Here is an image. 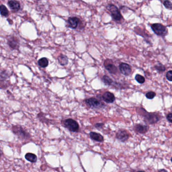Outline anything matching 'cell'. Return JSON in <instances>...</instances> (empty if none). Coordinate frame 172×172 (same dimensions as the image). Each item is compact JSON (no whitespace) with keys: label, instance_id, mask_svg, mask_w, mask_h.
I'll return each mask as SVG.
<instances>
[{"label":"cell","instance_id":"6da1fadb","mask_svg":"<svg viewBox=\"0 0 172 172\" xmlns=\"http://www.w3.org/2000/svg\"><path fill=\"white\" fill-rule=\"evenodd\" d=\"M106 9L109 11L112 17L115 21L117 22H120L122 20L123 17L117 7L112 4H109L106 6Z\"/></svg>","mask_w":172,"mask_h":172},{"label":"cell","instance_id":"7a4b0ae2","mask_svg":"<svg viewBox=\"0 0 172 172\" xmlns=\"http://www.w3.org/2000/svg\"><path fill=\"white\" fill-rule=\"evenodd\" d=\"M151 28L155 34L158 36H164L167 35V28L161 24H153L151 25Z\"/></svg>","mask_w":172,"mask_h":172},{"label":"cell","instance_id":"3957f363","mask_svg":"<svg viewBox=\"0 0 172 172\" xmlns=\"http://www.w3.org/2000/svg\"><path fill=\"white\" fill-rule=\"evenodd\" d=\"M63 125L70 131L77 132L79 131V125L78 123L72 119H67L63 122Z\"/></svg>","mask_w":172,"mask_h":172},{"label":"cell","instance_id":"277c9868","mask_svg":"<svg viewBox=\"0 0 172 172\" xmlns=\"http://www.w3.org/2000/svg\"><path fill=\"white\" fill-rule=\"evenodd\" d=\"M13 132L20 139L22 140H28L30 138V135L23 128L17 126H14L12 127Z\"/></svg>","mask_w":172,"mask_h":172},{"label":"cell","instance_id":"5b68a950","mask_svg":"<svg viewBox=\"0 0 172 172\" xmlns=\"http://www.w3.org/2000/svg\"><path fill=\"white\" fill-rule=\"evenodd\" d=\"M145 113L146 114H144L143 116L144 121L146 123L149 124H155L160 120V116H158V115L155 113H147L146 111H145Z\"/></svg>","mask_w":172,"mask_h":172},{"label":"cell","instance_id":"8992f818","mask_svg":"<svg viewBox=\"0 0 172 172\" xmlns=\"http://www.w3.org/2000/svg\"><path fill=\"white\" fill-rule=\"evenodd\" d=\"M86 104L91 108L92 109H100L103 106V104L98 100L97 99L94 97H91L89 99H87L85 100Z\"/></svg>","mask_w":172,"mask_h":172},{"label":"cell","instance_id":"52a82bcc","mask_svg":"<svg viewBox=\"0 0 172 172\" xmlns=\"http://www.w3.org/2000/svg\"><path fill=\"white\" fill-rule=\"evenodd\" d=\"M130 134L126 130L121 129L117 132L116 137L118 140L122 143H124L129 139Z\"/></svg>","mask_w":172,"mask_h":172},{"label":"cell","instance_id":"ba28073f","mask_svg":"<svg viewBox=\"0 0 172 172\" xmlns=\"http://www.w3.org/2000/svg\"><path fill=\"white\" fill-rule=\"evenodd\" d=\"M119 68L121 73L125 76H128L131 73V67L127 63H121L119 65Z\"/></svg>","mask_w":172,"mask_h":172},{"label":"cell","instance_id":"9c48e42d","mask_svg":"<svg viewBox=\"0 0 172 172\" xmlns=\"http://www.w3.org/2000/svg\"><path fill=\"white\" fill-rule=\"evenodd\" d=\"M102 99L104 102L108 103H113L116 100L114 94L109 91H106L103 93L102 95Z\"/></svg>","mask_w":172,"mask_h":172},{"label":"cell","instance_id":"30bf717a","mask_svg":"<svg viewBox=\"0 0 172 172\" xmlns=\"http://www.w3.org/2000/svg\"><path fill=\"white\" fill-rule=\"evenodd\" d=\"M80 23V19L76 17L69 18L67 21L68 26L72 29H76Z\"/></svg>","mask_w":172,"mask_h":172},{"label":"cell","instance_id":"8fae6325","mask_svg":"<svg viewBox=\"0 0 172 172\" xmlns=\"http://www.w3.org/2000/svg\"><path fill=\"white\" fill-rule=\"evenodd\" d=\"M8 44L11 49L16 50L19 47V40L14 36H11L8 39Z\"/></svg>","mask_w":172,"mask_h":172},{"label":"cell","instance_id":"7c38bea8","mask_svg":"<svg viewBox=\"0 0 172 172\" xmlns=\"http://www.w3.org/2000/svg\"><path fill=\"white\" fill-rule=\"evenodd\" d=\"M134 130L137 133L144 134L149 131V127L147 125L136 124L134 126Z\"/></svg>","mask_w":172,"mask_h":172},{"label":"cell","instance_id":"4fadbf2b","mask_svg":"<svg viewBox=\"0 0 172 172\" xmlns=\"http://www.w3.org/2000/svg\"><path fill=\"white\" fill-rule=\"evenodd\" d=\"M102 81L105 85H109V86H114L115 88H117L119 84H117L116 82H115L111 78L107 75H104L102 78Z\"/></svg>","mask_w":172,"mask_h":172},{"label":"cell","instance_id":"5bb4252c","mask_svg":"<svg viewBox=\"0 0 172 172\" xmlns=\"http://www.w3.org/2000/svg\"><path fill=\"white\" fill-rule=\"evenodd\" d=\"M105 68L107 70L109 71V73L112 74H116L118 72L117 68L115 65L109 63L105 62L104 63Z\"/></svg>","mask_w":172,"mask_h":172},{"label":"cell","instance_id":"9a60e30c","mask_svg":"<svg viewBox=\"0 0 172 172\" xmlns=\"http://www.w3.org/2000/svg\"><path fill=\"white\" fill-rule=\"evenodd\" d=\"M8 5L13 11H18L20 9V4L17 1H9L8 2Z\"/></svg>","mask_w":172,"mask_h":172},{"label":"cell","instance_id":"2e32d148","mask_svg":"<svg viewBox=\"0 0 172 172\" xmlns=\"http://www.w3.org/2000/svg\"><path fill=\"white\" fill-rule=\"evenodd\" d=\"M89 136L91 139L93 140L100 142V143L103 142V140H104L103 137L102 136V135L100 134V133H96L94 132H91V133H89Z\"/></svg>","mask_w":172,"mask_h":172},{"label":"cell","instance_id":"e0dca14e","mask_svg":"<svg viewBox=\"0 0 172 172\" xmlns=\"http://www.w3.org/2000/svg\"><path fill=\"white\" fill-rule=\"evenodd\" d=\"M58 62L62 66H65L68 63V59L67 57L64 55H60L58 57Z\"/></svg>","mask_w":172,"mask_h":172},{"label":"cell","instance_id":"ac0fdd59","mask_svg":"<svg viewBox=\"0 0 172 172\" xmlns=\"http://www.w3.org/2000/svg\"><path fill=\"white\" fill-rule=\"evenodd\" d=\"M26 160L31 163H35L37 161L38 158L36 155L32 153H27L25 155Z\"/></svg>","mask_w":172,"mask_h":172},{"label":"cell","instance_id":"d6986e66","mask_svg":"<svg viewBox=\"0 0 172 172\" xmlns=\"http://www.w3.org/2000/svg\"><path fill=\"white\" fill-rule=\"evenodd\" d=\"M38 64L41 67H47L49 65V61L46 58H41L38 61Z\"/></svg>","mask_w":172,"mask_h":172},{"label":"cell","instance_id":"ffe728a7","mask_svg":"<svg viewBox=\"0 0 172 172\" xmlns=\"http://www.w3.org/2000/svg\"><path fill=\"white\" fill-rule=\"evenodd\" d=\"M0 14L4 17H7L9 15L8 9L4 5H0Z\"/></svg>","mask_w":172,"mask_h":172},{"label":"cell","instance_id":"44dd1931","mask_svg":"<svg viewBox=\"0 0 172 172\" xmlns=\"http://www.w3.org/2000/svg\"><path fill=\"white\" fill-rule=\"evenodd\" d=\"M135 79L136 80V81L140 84H143L145 82V78L140 74H136L135 77Z\"/></svg>","mask_w":172,"mask_h":172},{"label":"cell","instance_id":"7402d4cb","mask_svg":"<svg viewBox=\"0 0 172 172\" xmlns=\"http://www.w3.org/2000/svg\"><path fill=\"white\" fill-rule=\"evenodd\" d=\"M155 69L158 71L160 73H163L166 70V68L163 65L161 64V63H159L158 64L156 65L155 66Z\"/></svg>","mask_w":172,"mask_h":172},{"label":"cell","instance_id":"603a6c76","mask_svg":"<svg viewBox=\"0 0 172 172\" xmlns=\"http://www.w3.org/2000/svg\"><path fill=\"white\" fill-rule=\"evenodd\" d=\"M156 96V94L153 91H149L146 94V98L149 100H152L153 98H155V97Z\"/></svg>","mask_w":172,"mask_h":172},{"label":"cell","instance_id":"cb8c5ba5","mask_svg":"<svg viewBox=\"0 0 172 172\" xmlns=\"http://www.w3.org/2000/svg\"><path fill=\"white\" fill-rule=\"evenodd\" d=\"M163 5L167 9L169 10H172V3L169 1H164L163 2Z\"/></svg>","mask_w":172,"mask_h":172},{"label":"cell","instance_id":"d4e9b609","mask_svg":"<svg viewBox=\"0 0 172 172\" xmlns=\"http://www.w3.org/2000/svg\"><path fill=\"white\" fill-rule=\"evenodd\" d=\"M166 78L169 81H172V71L170 70L166 74Z\"/></svg>","mask_w":172,"mask_h":172},{"label":"cell","instance_id":"484cf974","mask_svg":"<svg viewBox=\"0 0 172 172\" xmlns=\"http://www.w3.org/2000/svg\"><path fill=\"white\" fill-rule=\"evenodd\" d=\"M167 120L169 121L170 123H172V113H169V114L167 115Z\"/></svg>","mask_w":172,"mask_h":172},{"label":"cell","instance_id":"4316f807","mask_svg":"<svg viewBox=\"0 0 172 172\" xmlns=\"http://www.w3.org/2000/svg\"><path fill=\"white\" fill-rule=\"evenodd\" d=\"M104 124L103 123H97L95 124V127L97 128H102Z\"/></svg>","mask_w":172,"mask_h":172},{"label":"cell","instance_id":"83f0119b","mask_svg":"<svg viewBox=\"0 0 172 172\" xmlns=\"http://www.w3.org/2000/svg\"><path fill=\"white\" fill-rule=\"evenodd\" d=\"M158 172H167V170H166L164 169H161L158 170Z\"/></svg>","mask_w":172,"mask_h":172},{"label":"cell","instance_id":"f1b7e54d","mask_svg":"<svg viewBox=\"0 0 172 172\" xmlns=\"http://www.w3.org/2000/svg\"><path fill=\"white\" fill-rule=\"evenodd\" d=\"M2 150H1V149H0V156L2 155Z\"/></svg>","mask_w":172,"mask_h":172},{"label":"cell","instance_id":"f546056e","mask_svg":"<svg viewBox=\"0 0 172 172\" xmlns=\"http://www.w3.org/2000/svg\"><path fill=\"white\" fill-rule=\"evenodd\" d=\"M137 172H144V171H143V170H139V171H138Z\"/></svg>","mask_w":172,"mask_h":172}]
</instances>
